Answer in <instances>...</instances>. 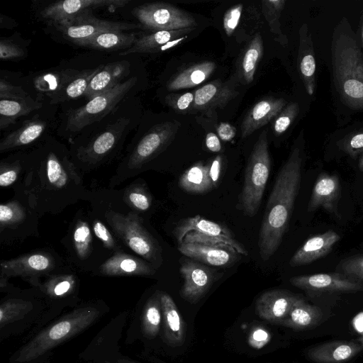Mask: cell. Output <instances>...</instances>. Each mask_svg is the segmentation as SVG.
<instances>
[{"label": "cell", "instance_id": "obj_29", "mask_svg": "<svg viewBox=\"0 0 363 363\" xmlns=\"http://www.w3.org/2000/svg\"><path fill=\"white\" fill-rule=\"evenodd\" d=\"M129 70V64L126 61L108 63L104 66L91 79L84 96L91 99L119 84L121 80L126 76Z\"/></svg>", "mask_w": 363, "mask_h": 363}, {"label": "cell", "instance_id": "obj_35", "mask_svg": "<svg viewBox=\"0 0 363 363\" xmlns=\"http://www.w3.org/2000/svg\"><path fill=\"white\" fill-rule=\"evenodd\" d=\"M321 318L322 311L319 307L299 298L281 325L294 330H306L317 325Z\"/></svg>", "mask_w": 363, "mask_h": 363}, {"label": "cell", "instance_id": "obj_37", "mask_svg": "<svg viewBox=\"0 0 363 363\" xmlns=\"http://www.w3.org/2000/svg\"><path fill=\"white\" fill-rule=\"evenodd\" d=\"M123 200L131 211L138 214L147 213L152 206V196L145 182L138 178L127 186L123 192Z\"/></svg>", "mask_w": 363, "mask_h": 363}, {"label": "cell", "instance_id": "obj_12", "mask_svg": "<svg viewBox=\"0 0 363 363\" xmlns=\"http://www.w3.org/2000/svg\"><path fill=\"white\" fill-rule=\"evenodd\" d=\"M128 122L126 118H121L86 145L79 147L76 153L77 169L81 173L88 172L108 162Z\"/></svg>", "mask_w": 363, "mask_h": 363}, {"label": "cell", "instance_id": "obj_56", "mask_svg": "<svg viewBox=\"0 0 363 363\" xmlns=\"http://www.w3.org/2000/svg\"><path fill=\"white\" fill-rule=\"evenodd\" d=\"M223 164V157L221 155H216L209 165V177L214 188L218 186L219 183L221 169Z\"/></svg>", "mask_w": 363, "mask_h": 363}, {"label": "cell", "instance_id": "obj_39", "mask_svg": "<svg viewBox=\"0 0 363 363\" xmlns=\"http://www.w3.org/2000/svg\"><path fill=\"white\" fill-rule=\"evenodd\" d=\"M42 106V104L34 101L30 97L23 100H0V128L3 130L16 120L22 116L28 114L31 111L38 109Z\"/></svg>", "mask_w": 363, "mask_h": 363}, {"label": "cell", "instance_id": "obj_15", "mask_svg": "<svg viewBox=\"0 0 363 363\" xmlns=\"http://www.w3.org/2000/svg\"><path fill=\"white\" fill-rule=\"evenodd\" d=\"M179 272L184 279L180 296L191 303H198L222 276L207 265L190 259L182 262Z\"/></svg>", "mask_w": 363, "mask_h": 363}, {"label": "cell", "instance_id": "obj_38", "mask_svg": "<svg viewBox=\"0 0 363 363\" xmlns=\"http://www.w3.org/2000/svg\"><path fill=\"white\" fill-rule=\"evenodd\" d=\"M136 40V35L134 33L111 31L98 34L80 45L104 50L128 49Z\"/></svg>", "mask_w": 363, "mask_h": 363}, {"label": "cell", "instance_id": "obj_11", "mask_svg": "<svg viewBox=\"0 0 363 363\" xmlns=\"http://www.w3.org/2000/svg\"><path fill=\"white\" fill-rule=\"evenodd\" d=\"M133 13L146 28L154 32L195 28L196 19L185 11L167 3L155 2L135 8Z\"/></svg>", "mask_w": 363, "mask_h": 363}, {"label": "cell", "instance_id": "obj_1", "mask_svg": "<svg viewBox=\"0 0 363 363\" xmlns=\"http://www.w3.org/2000/svg\"><path fill=\"white\" fill-rule=\"evenodd\" d=\"M15 196L40 217L59 214L91 196L81 172L67 156L48 151L40 160L26 163L23 175L13 186Z\"/></svg>", "mask_w": 363, "mask_h": 363}, {"label": "cell", "instance_id": "obj_8", "mask_svg": "<svg viewBox=\"0 0 363 363\" xmlns=\"http://www.w3.org/2000/svg\"><path fill=\"white\" fill-rule=\"evenodd\" d=\"M40 216L24 201L15 196L0 205V242L12 245L30 236L39 235Z\"/></svg>", "mask_w": 363, "mask_h": 363}, {"label": "cell", "instance_id": "obj_51", "mask_svg": "<svg viewBox=\"0 0 363 363\" xmlns=\"http://www.w3.org/2000/svg\"><path fill=\"white\" fill-rule=\"evenodd\" d=\"M340 148L352 157L363 153V130L345 138L339 145Z\"/></svg>", "mask_w": 363, "mask_h": 363}, {"label": "cell", "instance_id": "obj_5", "mask_svg": "<svg viewBox=\"0 0 363 363\" xmlns=\"http://www.w3.org/2000/svg\"><path fill=\"white\" fill-rule=\"evenodd\" d=\"M104 218L121 242L157 269L162 262L158 241L147 230L143 218L133 211L126 214L106 208Z\"/></svg>", "mask_w": 363, "mask_h": 363}, {"label": "cell", "instance_id": "obj_44", "mask_svg": "<svg viewBox=\"0 0 363 363\" xmlns=\"http://www.w3.org/2000/svg\"><path fill=\"white\" fill-rule=\"evenodd\" d=\"M33 309L30 301L21 298H9L0 306V328L18 320Z\"/></svg>", "mask_w": 363, "mask_h": 363}, {"label": "cell", "instance_id": "obj_2", "mask_svg": "<svg viewBox=\"0 0 363 363\" xmlns=\"http://www.w3.org/2000/svg\"><path fill=\"white\" fill-rule=\"evenodd\" d=\"M301 170V149L295 147L279 171L266 205L258 239L263 261L277 252L287 230L300 188Z\"/></svg>", "mask_w": 363, "mask_h": 363}, {"label": "cell", "instance_id": "obj_45", "mask_svg": "<svg viewBox=\"0 0 363 363\" xmlns=\"http://www.w3.org/2000/svg\"><path fill=\"white\" fill-rule=\"evenodd\" d=\"M26 163L19 159L1 160L0 163V186H13L23 175Z\"/></svg>", "mask_w": 363, "mask_h": 363}, {"label": "cell", "instance_id": "obj_49", "mask_svg": "<svg viewBox=\"0 0 363 363\" xmlns=\"http://www.w3.org/2000/svg\"><path fill=\"white\" fill-rule=\"evenodd\" d=\"M337 269L340 273L363 281V255H355L342 259Z\"/></svg>", "mask_w": 363, "mask_h": 363}, {"label": "cell", "instance_id": "obj_17", "mask_svg": "<svg viewBox=\"0 0 363 363\" xmlns=\"http://www.w3.org/2000/svg\"><path fill=\"white\" fill-rule=\"evenodd\" d=\"M289 282L295 287L313 291H363V283L361 281L340 272L299 275L291 277Z\"/></svg>", "mask_w": 363, "mask_h": 363}, {"label": "cell", "instance_id": "obj_59", "mask_svg": "<svg viewBox=\"0 0 363 363\" xmlns=\"http://www.w3.org/2000/svg\"><path fill=\"white\" fill-rule=\"evenodd\" d=\"M360 38H361L362 46L363 48V15L361 18V21H360Z\"/></svg>", "mask_w": 363, "mask_h": 363}, {"label": "cell", "instance_id": "obj_47", "mask_svg": "<svg viewBox=\"0 0 363 363\" xmlns=\"http://www.w3.org/2000/svg\"><path fill=\"white\" fill-rule=\"evenodd\" d=\"M91 228L94 235L102 243L104 247L113 252L124 251L122 243L115 235L109 230L99 218L92 219Z\"/></svg>", "mask_w": 363, "mask_h": 363}, {"label": "cell", "instance_id": "obj_24", "mask_svg": "<svg viewBox=\"0 0 363 363\" xmlns=\"http://www.w3.org/2000/svg\"><path fill=\"white\" fill-rule=\"evenodd\" d=\"M363 350L358 340L332 341L318 345L308 350V358L315 363H342Z\"/></svg>", "mask_w": 363, "mask_h": 363}, {"label": "cell", "instance_id": "obj_19", "mask_svg": "<svg viewBox=\"0 0 363 363\" xmlns=\"http://www.w3.org/2000/svg\"><path fill=\"white\" fill-rule=\"evenodd\" d=\"M156 269L143 258L121 251L112 254L95 272L106 277H150Z\"/></svg>", "mask_w": 363, "mask_h": 363}, {"label": "cell", "instance_id": "obj_48", "mask_svg": "<svg viewBox=\"0 0 363 363\" xmlns=\"http://www.w3.org/2000/svg\"><path fill=\"white\" fill-rule=\"evenodd\" d=\"M299 112V106L296 102H291L286 105L275 118L273 130L277 135L284 133L295 120Z\"/></svg>", "mask_w": 363, "mask_h": 363}, {"label": "cell", "instance_id": "obj_57", "mask_svg": "<svg viewBox=\"0 0 363 363\" xmlns=\"http://www.w3.org/2000/svg\"><path fill=\"white\" fill-rule=\"evenodd\" d=\"M216 130L219 138L225 142L230 141L236 134L235 128L225 122L220 123Z\"/></svg>", "mask_w": 363, "mask_h": 363}, {"label": "cell", "instance_id": "obj_60", "mask_svg": "<svg viewBox=\"0 0 363 363\" xmlns=\"http://www.w3.org/2000/svg\"><path fill=\"white\" fill-rule=\"evenodd\" d=\"M358 167L360 171L363 172V154L359 158V163H358Z\"/></svg>", "mask_w": 363, "mask_h": 363}, {"label": "cell", "instance_id": "obj_42", "mask_svg": "<svg viewBox=\"0 0 363 363\" xmlns=\"http://www.w3.org/2000/svg\"><path fill=\"white\" fill-rule=\"evenodd\" d=\"M284 0H264L261 1L262 13L274 36V40L283 46L288 43L287 37L283 33L279 18L285 5Z\"/></svg>", "mask_w": 363, "mask_h": 363}, {"label": "cell", "instance_id": "obj_53", "mask_svg": "<svg viewBox=\"0 0 363 363\" xmlns=\"http://www.w3.org/2000/svg\"><path fill=\"white\" fill-rule=\"evenodd\" d=\"M271 337V333L267 328L255 326L250 331L247 342L251 347L260 350L270 342Z\"/></svg>", "mask_w": 363, "mask_h": 363}, {"label": "cell", "instance_id": "obj_28", "mask_svg": "<svg viewBox=\"0 0 363 363\" xmlns=\"http://www.w3.org/2000/svg\"><path fill=\"white\" fill-rule=\"evenodd\" d=\"M45 281L41 282L40 279L29 281V283L40 289L50 298H62L74 294L78 284V279L71 268L62 269L45 277Z\"/></svg>", "mask_w": 363, "mask_h": 363}, {"label": "cell", "instance_id": "obj_33", "mask_svg": "<svg viewBox=\"0 0 363 363\" xmlns=\"http://www.w3.org/2000/svg\"><path fill=\"white\" fill-rule=\"evenodd\" d=\"M195 28L180 30H159L137 38L132 47L120 53L125 55L131 53L157 52L167 43L177 40L192 32Z\"/></svg>", "mask_w": 363, "mask_h": 363}, {"label": "cell", "instance_id": "obj_41", "mask_svg": "<svg viewBox=\"0 0 363 363\" xmlns=\"http://www.w3.org/2000/svg\"><path fill=\"white\" fill-rule=\"evenodd\" d=\"M162 312L160 292H155L146 302L142 315L143 332L148 339L155 338L160 332Z\"/></svg>", "mask_w": 363, "mask_h": 363}, {"label": "cell", "instance_id": "obj_30", "mask_svg": "<svg viewBox=\"0 0 363 363\" xmlns=\"http://www.w3.org/2000/svg\"><path fill=\"white\" fill-rule=\"evenodd\" d=\"M263 51L262 36L257 33L242 50L238 60L236 77L242 84H248L253 81Z\"/></svg>", "mask_w": 363, "mask_h": 363}, {"label": "cell", "instance_id": "obj_18", "mask_svg": "<svg viewBox=\"0 0 363 363\" xmlns=\"http://www.w3.org/2000/svg\"><path fill=\"white\" fill-rule=\"evenodd\" d=\"M128 0H66L52 3L41 12L42 17L56 26L74 18L78 15L99 7L118 8L125 6Z\"/></svg>", "mask_w": 363, "mask_h": 363}, {"label": "cell", "instance_id": "obj_40", "mask_svg": "<svg viewBox=\"0 0 363 363\" xmlns=\"http://www.w3.org/2000/svg\"><path fill=\"white\" fill-rule=\"evenodd\" d=\"M104 66L99 65L94 69L84 70L74 74L66 85L52 96L53 100L60 101L75 99L84 95L91 79L101 70Z\"/></svg>", "mask_w": 363, "mask_h": 363}, {"label": "cell", "instance_id": "obj_54", "mask_svg": "<svg viewBox=\"0 0 363 363\" xmlns=\"http://www.w3.org/2000/svg\"><path fill=\"white\" fill-rule=\"evenodd\" d=\"M29 97V95L21 87L12 85L2 79L0 80L1 99L18 101Z\"/></svg>", "mask_w": 363, "mask_h": 363}, {"label": "cell", "instance_id": "obj_16", "mask_svg": "<svg viewBox=\"0 0 363 363\" xmlns=\"http://www.w3.org/2000/svg\"><path fill=\"white\" fill-rule=\"evenodd\" d=\"M237 80V77L235 79L233 77L224 82L216 79L196 89L191 113L211 116L216 109L224 108L238 94L235 84Z\"/></svg>", "mask_w": 363, "mask_h": 363}, {"label": "cell", "instance_id": "obj_22", "mask_svg": "<svg viewBox=\"0 0 363 363\" xmlns=\"http://www.w3.org/2000/svg\"><path fill=\"white\" fill-rule=\"evenodd\" d=\"M340 240V235L333 230L310 237L291 257L289 265H306L326 256Z\"/></svg>", "mask_w": 363, "mask_h": 363}, {"label": "cell", "instance_id": "obj_13", "mask_svg": "<svg viewBox=\"0 0 363 363\" xmlns=\"http://www.w3.org/2000/svg\"><path fill=\"white\" fill-rule=\"evenodd\" d=\"M68 40L80 45L91 38L106 32L133 29L138 25L127 22L100 20L87 10L74 18L64 21L55 26Z\"/></svg>", "mask_w": 363, "mask_h": 363}, {"label": "cell", "instance_id": "obj_52", "mask_svg": "<svg viewBox=\"0 0 363 363\" xmlns=\"http://www.w3.org/2000/svg\"><path fill=\"white\" fill-rule=\"evenodd\" d=\"M243 5L238 4L230 7L223 16V28L228 36H231L236 29L242 12Z\"/></svg>", "mask_w": 363, "mask_h": 363}, {"label": "cell", "instance_id": "obj_32", "mask_svg": "<svg viewBox=\"0 0 363 363\" xmlns=\"http://www.w3.org/2000/svg\"><path fill=\"white\" fill-rule=\"evenodd\" d=\"M216 64L212 61H201L181 70L174 75L167 84L169 91L191 88L206 81L214 72Z\"/></svg>", "mask_w": 363, "mask_h": 363}, {"label": "cell", "instance_id": "obj_4", "mask_svg": "<svg viewBox=\"0 0 363 363\" xmlns=\"http://www.w3.org/2000/svg\"><path fill=\"white\" fill-rule=\"evenodd\" d=\"M99 315V311L91 306L74 310L40 332L21 347L13 354V362L30 363L40 358L62 342L85 330Z\"/></svg>", "mask_w": 363, "mask_h": 363}, {"label": "cell", "instance_id": "obj_20", "mask_svg": "<svg viewBox=\"0 0 363 363\" xmlns=\"http://www.w3.org/2000/svg\"><path fill=\"white\" fill-rule=\"evenodd\" d=\"M298 298V296L286 290H269L257 299L255 312L263 320L281 324Z\"/></svg>", "mask_w": 363, "mask_h": 363}, {"label": "cell", "instance_id": "obj_7", "mask_svg": "<svg viewBox=\"0 0 363 363\" xmlns=\"http://www.w3.org/2000/svg\"><path fill=\"white\" fill-rule=\"evenodd\" d=\"M180 127L177 121H167L153 126L140 140L128 157L119 165L110 180L109 187L133 177L142 168L171 144Z\"/></svg>", "mask_w": 363, "mask_h": 363}, {"label": "cell", "instance_id": "obj_46", "mask_svg": "<svg viewBox=\"0 0 363 363\" xmlns=\"http://www.w3.org/2000/svg\"><path fill=\"white\" fill-rule=\"evenodd\" d=\"M74 76L71 73H48L35 80L36 87L52 96L66 85Z\"/></svg>", "mask_w": 363, "mask_h": 363}, {"label": "cell", "instance_id": "obj_34", "mask_svg": "<svg viewBox=\"0 0 363 363\" xmlns=\"http://www.w3.org/2000/svg\"><path fill=\"white\" fill-rule=\"evenodd\" d=\"M179 186L192 194H203L211 191L214 186L209 177V165L199 161L189 167L181 175Z\"/></svg>", "mask_w": 363, "mask_h": 363}, {"label": "cell", "instance_id": "obj_10", "mask_svg": "<svg viewBox=\"0 0 363 363\" xmlns=\"http://www.w3.org/2000/svg\"><path fill=\"white\" fill-rule=\"evenodd\" d=\"M136 82L137 78L133 77L112 89L92 98L86 105L72 111L68 116L67 129L78 131L102 119L121 101Z\"/></svg>", "mask_w": 363, "mask_h": 363}, {"label": "cell", "instance_id": "obj_21", "mask_svg": "<svg viewBox=\"0 0 363 363\" xmlns=\"http://www.w3.org/2000/svg\"><path fill=\"white\" fill-rule=\"evenodd\" d=\"M341 196V184L336 174L320 173L314 184L308 204V212L320 208L340 217L337 203Z\"/></svg>", "mask_w": 363, "mask_h": 363}, {"label": "cell", "instance_id": "obj_25", "mask_svg": "<svg viewBox=\"0 0 363 363\" xmlns=\"http://www.w3.org/2000/svg\"><path fill=\"white\" fill-rule=\"evenodd\" d=\"M287 104L281 98H265L257 103L245 116L241 126V137L245 138L276 118Z\"/></svg>", "mask_w": 363, "mask_h": 363}, {"label": "cell", "instance_id": "obj_36", "mask_svg": "<svg viewBox=\"0 0 363 363\" xmlns=\"http://www.w3.org/2000/svg\"><path fill=\"white\" fill-rule=\"evenodd\" d=\"M45 127L46 123L41 120L26 121L20 128L1 140L0 152L13 150L33 143L41 135Z\"/></svg>", "mask_w": 363, "mask_h": 363}, {"label": "cell", "instance_id": "obj_43", "mask_svg": "<svg viewBox=\"0 0 363 363\" xmlns=\"http://www.w3.org/2000/svg\"><path fill=\"white\" fill-rule=\"evenodd\" d=\"M182 242L201 243L205 245L220 246L231 249L235 251L238 254L245 256L248 255V252L244 245L234 238L218 237L211 235L201 234L196 232H190L184 236Z\"/></svg>", "mask_w": 363, "mask_h": 363}, {"label": "cell", "instance_id": "obj_26", "mask_svg": "<svg viewBox=\"0 0 363 363\" xmlns=\"http://www.w3.org/2000/svg\"><path fill=\"white\" fill-rule=\"evenodd\" d=\"M297 65L307 94L313 95L315 87L316 63L312 35L306 23H303L299 28Z\"/></svg>", "mask_w": 363, "mask_h": 363}, {"label": "cell", "instance_id": "obj_50", "mask_svg": "<svg viewBox=\"0 0 363 363\" xmlns=\"http://www.w3.org/2000/svg\"><path fill=\"white\" fill-rule=\"evenodd\" d=\"M194 101V93L169 94L165 97V103L177 113H191Z\"/></svg>", "mask_w": 363, "mask_h": 363}, {"label": "cell", "instance_id": "obj_6", "mask_svg": "<svg viewBox=\"0 0 363 363\" xmlns=\"http://www.w3.org/2000/svg\"><path fill=\"white\" fill-rule=\"evenodd\" d=\"M270 169L267 132L264 130L260 133L250 155L238 198V208L245 216L252 218L258 212Z\"/></svg>", "mask_w": 363, "mask_h": 363}, {"label": "cell", "instance_id": "obj_9", "mask_svg": "<svg viewBox=\"0 0 363 363\" xmlns=\"http://www.w3.org/2000/svg\"><path fill=\"white\" fill-rule=\"evenodd\" d=\"M64 262L49 249L30 252L16 258L0 262V281H7L11 277H22L28 282L54 273L63 267Z\"/></svg>", "mask_w": 363, "mask_h": 363}, {"label": "cell", "instance_id": "obj_62", "mask_svg": "<svg viewBox=\"0 0 363 363\" xmlns=\"http://www.w3.org/2000/svg\"><path fill=\"white\" fill-rule=\"evenodd\" d=\"M118 363H130V362H118Z\"/></svg>", "mask_w": 363, "mask_h": 363}, {"label": "cell", "instance_id": "obj_27", "mask_svg": "<svg viewBox=\"0 0 363 363\" xmlns=\"http://www.w3.org/2000/svg\"><path fill=\"white\" fill-rule=\"evenodd\" d=\"M163 318L164 337L172 347L182 345L186 338V325L173 298L167 293L160 292Z\"/></svg>", "mask_w": 363, "mask_h": 363}, {"label": "cell", "instance_id": "obj_55", "mask_svg": "<svg viewBox=\"0 0 363 363\" xmlns=\"http://www.w3.org/2000/svg\"><path fill=\"white\" fill-rule=\"evenodd\" d=\"M24 51L18 45L7 40L0 41V58L4 60L23 57Z\"/></svg>", "mask_w": 363, "mask_h": 363}, {"label": "cell", "instance_id": "obj_31", "mask_svg": "<svg viewBox=\"0 0 363 363\" xmlns=\"http://www.w3.org/2000/svg\"><path fill=\"white\" fill-rule=\"evenodd\" d=\"M190 232L233 238V235L227 227L220 223L206 219L200 215L184 219L175 227L174 235L178 244L182 243L184 236Z\"/></svg>", "mask_w": 363, "mask_h": 363}, {"label": "cell", "instance_id": "obj_58", "mask_svg": "<svg viewBox=\"0 0 363 363\" xmlns=\"http://www.w3.org/2000/svg\"><path fill=\"white\" fill-rule=\"evenodd\" d=\"M205 143L206 147L213 152H218L222 149L219 138L214 133H208L206 135Z\"/></svg>", "mask_w": 363, "mask_h": 363}, {"label": "cell", "instance_id": "obj_3", "mask_svg": "<svg viewBox=\"0 0 363 363\" xmlns=\"http://www.w3.org/2000/svg\"><path fill=\"white\" fill-rule=\"evenodd\" d=\"M331 53L334 82L342 101L352 109L363 110V55L345 18L334 29Z\"/></svg>", "mask_w": 363, "mask_h": 363}, {"label": "cell", "instance_id": "obj_61", "mask_svg": "<svg viewBox=\"0 0 363 363\" xmlns=\"http://www.w3.org/2000/svg\"><path fill=\"white\" fill-rule=\"evenodd\" d=\"M358 341L363 346V335H362L359 339Z\"/></svg>", "mask_w": 363, "mask_h": 363}, {"label": "cell", "instance_id": "obj_14", "mask_svg": "<svg viewBox=\"0 0 363 363\" xmlns=\"http://www.w3.org/2000/svg\"><path fill=\"white\" fill-rule=\"evenodd\" d=\"M85 216L84 213H77L62 242L70 263L84 270H95L91 260L94 253V241L91 225Z\"/></svg>", "mask_w": 363, "mask_h": 363}, {"label": "cell", "instance_id": "obj_23", "mask_svg": "<svg viewBox=\"0 0 363 363\" xmlns=\"http://www.w3.org/2000/svg\"><path fill=\"white\" fill-rule=\"evenodd\" d=\"M178 250L184 256L206 265L225 267L235 263L238 253L226 247L201 243H185L178 245Z\"/></svg>", "mask_w": 363, "mask_h": 363}]
</instances>
